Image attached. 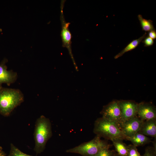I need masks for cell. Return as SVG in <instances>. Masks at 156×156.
<instances>
[{"mask_svg": "<svg viewBox=\"0 0 156 156\" xmlns=\"http://www.w3.org/2000/svg\"><path fill=\"white\" fill-rule=\"evenodd\" d=\"M69 23L64 24L63 27L61 36L62 41L64 46L68 47L71 42V34L68 29Z\"/></svg>", "mask_w": 156, "mask_h": 156, "instance_id": "obj_14", "label": "cell"}, {"mask_svg": "<svg viewBox=\"0 0 156 156\" xmlns=\"http://www.w3.org/2000/svg\"><path fill=\"white\" fill-rule=\"evenodd\" d=\"M153 147L155 149H156V139H155V140H154V142H153Z\"/></svg>", "mask_w": 156, "mask_h": 156, "instance_id": "obj_24", "label": "cell"}, {"mask_svg": "<svg viewBox=\"0 0 156 156\" xmlns=\"http://www.w3.org/2000/svg\"><path fill=\"white\" fill-rule=\"evenodd\" d=\"M142 30L145 31H149L155 30L153 23V21L151 20H147L142 17L141 14L138 16Z\"/></svg>", "mask_w": 156, "mask_h": 156, "instance_id": "obj_15", "label": "cell"}, {"mask_svg": "<svg viewBox=\"0 0 156 156\" xmlns=\"http://www.w3.org/2000/svg\"><path fill=\"white\" fill-rule=\"evenodd\" d=\"M143 122L137 116L125 121L121 130L125 137L131 136L138 132Z\"/></svg>", "mask_w": 156, "mask_h": 156, "instance_id": "obj_7", "label": "cell"}, {"mask_svg": "<svg viewBox=\"0 0 156 156\" xmlns=\"http://www.w3.org/2000/svg\"><path fill=\"white\" fill-rule=\"evenodd\" d=\"M111 156H121L119 155L115 150H112Z\"/></svg>", "mask_w": 156, "mask_h": 156, "instance_id": "obj_23", "label": "cell"}, {"mask_svg": "<svg viewBox=\"0 0 156 156\" xmlns=\"http://www.w3.org/2000/svg\"><path fill=\"white\" fill-rule=\"evenodd\" d=\"M24 101V95L18 89L0 87V114L8 116Z\"/></svg>", "mask_w": 156, "mask_h": 156, "instance_id": "obj_1", "label": "cell"}, {"mask_svg": "<svg viewBox=\"0 0 156 156\" xmlns=\"http://www.w3.org/2000/svg\"><path fill=\"white\" fill-rule=\"evenodd\" d=\"M142 156H156V149L153 147L148 146L145 149L144 154Z\"/></svg>", "mask_w": 156, "mask_h": 156, "instance_id": "obj_19", "label": "cell"}, {"mask_svg": "<svg viewBox=\"0 0 156 156\" xmlns=\"http://www.w3.org/2000/svg\"><path fill=\"white\" fill-rule=\"evenodd\" d=\"M8 60L6 59L3 60L0 64V87L2 83H6L9 86L15 82L17 78V73L12 70H8L5 64Z\"/></svg>", "mask_w": 156, "mask_h": 156, "instance_id": "obj_9", "label": "cell"}, {"mask_svg": "<svg viewBox=\"0 0 156 156\" xmlns=\"http://www.w3.org/2000/svg\"><path fill=\"white\" fill-rule=\"evenodd\" d=\"M147 33L145 32L142 36L137 39L133 40L130 42L122 50L116 55L114 58L117 59L122 56L125 53L135 48L142 40L147 36Z\"/></svg>", "mask_w": 156, "mask_h": 156, "instance_id": "obj_12", "label": "cell"}, {"mask_svg": "<svg viewBox=\"0 0 156 156\" xmlns=\"http://www.w3.org/2000/svg\"><path fill=\"white\" fill-rule=\"evenodd\" d=\"M125 156H142L138 152L136 147L133 144L128 145V151Z\"/></svg>", "mask_w": 156, "mask_h": 156, "instance_id": "obj_17", "label": "cell"}, {"mask_svg": "<svg viewBox=\"0 0 156 156\" xmlns=\"http://www.w3.org/2000/svg\"><path fill=\"white\" fill-rule=\"evenodd\" d=\"M123 140L116 138L112 141L115 148V151L121 156H125L128 151V145L123 141Z\"/></svg>", "mask_w": 156, "mask_h": 156, "instance_id": "obj_13", "label": "cell"}, {"mask_svg": "<svg viewBox=\"0 0 156 156\" xmlns=\"http://www.w3.org/2000/svg\"><path fill=\"white\" fill-rule=\"evenodd\" d=\"M100 114L103 118L116 123L121 130L124 121L122 116L118 100H114L103 106Z\"/></svg>", "mask_w": 156, "mask_h": 156, "instance_id": "obj_5", "label": "cell"}, {"mask_svg": "<svg viewBox=\"0 0 156 156\" xmlns=\"http://www.w3.org/2000/svg\"><path fill=\"white\" fill-rule=\"evenodd\" d=\"M93 132L101 138L111 141L116 138L126 140L122 130L116 123L102 117L95 121Z\"/></svg>", "mask_w": 156, "mask_h": 156, "instance_id": "obj_3", "label": "cell"}, {"mask_svg": "<svg viewBox=\"0 0 156 156\" xmlns=\"http://www.w3.org/2000/svg\"><path fill=\"white\" fill-rule=\"evenodd\" d=\"M118 105L124 122L137 116L138 103L132 100H118Z\"/></svg>", "mask_w": 156, "mask_h": 156, "instance_id": "obj_6", "label": "cell"}, {"mask_svg": "<svg viewBox=\"0 0 156 156\" xmlns=\"http://www.w3.org/2000/svg\"><path fill=\"white\" fill-rule=\"evenodd\" d=\"M139 133L146 136L155 138L156 137V118L143 121Z\"/></svg>", "mask_w": 156, "mask_h": 156, "instance_id": "obj_10", "label": "cell"}, {"mask_svg": "<svg viewBox=\"0 0 156 156\" xmlns=\"http://www.w3.org/2000/svg\"><path fill=\"white\" fill-rule=\"evenodd\" d=\"M138 116L143 121L156 118V109L150 103L141 102L138 103Z\"/></svg>", "mask_w": 156, "mask_h": 156, "instance_id": "obj_8", "label": "cell"}, {"mask_svg": "<svg viewBox=\"0 0 156 156\" xmlns=\"http://www.w3.org/2000/svg\"><path fill=\"white\" fill-rule=\"evenodd\" d=\"M0 156H7L1 146H0Z\"/></svg>", "mask_w": 156, "mask_h": 156, "instance_id": "obj_22", "label": "cell"}, {"mask_svg": "<svg viewBox=\"0 0 156 156\" xmlns=\"http://www.w3.org/2000/svg\"><path fill=\"white\" fill-rule=\"evenodd\" d=\"M109 144L96 135L92 140L83 143L73 148L66 150V153L79 154L82 156H95L102 148Z\"/></svg>", "mask_w": 156, "mask_h": 156, "instance_id": "obj_4", "label": "cell"}, {"mask_svg": "<svg viewBox=\"0 0 156 156\" xmlns=\"http://www.w3.org/2000/svg\"><path fill=\"white\" fill-rule=\"evenodd\" d=\"M2 31V29H0V32Z\"/></svg>", "mask_w": 156, "mask_h": 156, "instance_id": "obj_25", "label": "cell"}, {"mask_svg": "<svg viewBox=\"0 0 156 156\" xmlns=\"http://www.w3.org/2000/svg\"><path fill=\"white\" fill-rule=\"evenodd\" d=\"M52 135L50 120L44 116H41L36 121L34 133L35 145L34 150L37 154L44 151L47 142Z\"/></svg>", "mask_w": 156, "mask_h": 156, "instance_id": "obj_2", "label": "cell"}, {"mask_svg": "<svg viewBox=\"0 0 156 156\" xmlns=\"http://www.w3.org/2000/svg\"><path fill=\"white\" fill-rule=\"evenodd\" d=\"M126 140L131 142L136 147L143 146L151 142V139L146 136L137 133L131 137H125Z\"/></svg>", "mask_w": 156, "mask_h": 156, "instance_id": "obj_11", "label": "cell"}, {"mask_svg": "<svg viewBox=\"0 0 156 156\" xmlns=\"http://www.w3.org/2000/svg\"><path fill=\"white\" fill-rule=\"evenodd\" d=\"M148 36L154 40L156 38V31L155 29L151 31L148 33Z\"/></svg>", "mask_w": 156, "mask_h": 156, "instance_id": "obj_21", "label": "cell"}, {"mask_svg": "<svg viewBox=\"0 0 156 156\" xmlns=\"http://www.w3.org/2000/svg\"><path fill=\"white\" fill-rule=\"evenodd\" d=\"M144 44V47H148L152 46L154 43V41L148 36H146L142 41Z\"/></svg>", "mask_w": 156, "mask_h": 156, "instance_id": "obj_20", "label": "cell"}, {"mask_svg": "<svg viewBox=\"0 0 156 156\" xmlns=\"http://www.w3.org/2000/svg\"><path fill=\"white\" fill-rule=\"evenodd\" d=\"M7 156H33L23 153L13 144H10V148L9 155Z\"/></svg>", "mask_w": 156, "mask_h": 156, "instance_id": "obj_16", "label": "cell"}, {"mask_svg": "<svg viewBox=\"0 0 156 156\" xmlns=\"http://www.w3.org/2000/svg\"><path fill=\"white\" fill-rule=\"evenodd\" d=\"M110 145H109L100 150L95 156H111L112 150L109 149Z\"/></svg>", "mask_w": 156, "mask_h": 156, "instance_id": "obj_18", "label": "cell"}]
</instances>
